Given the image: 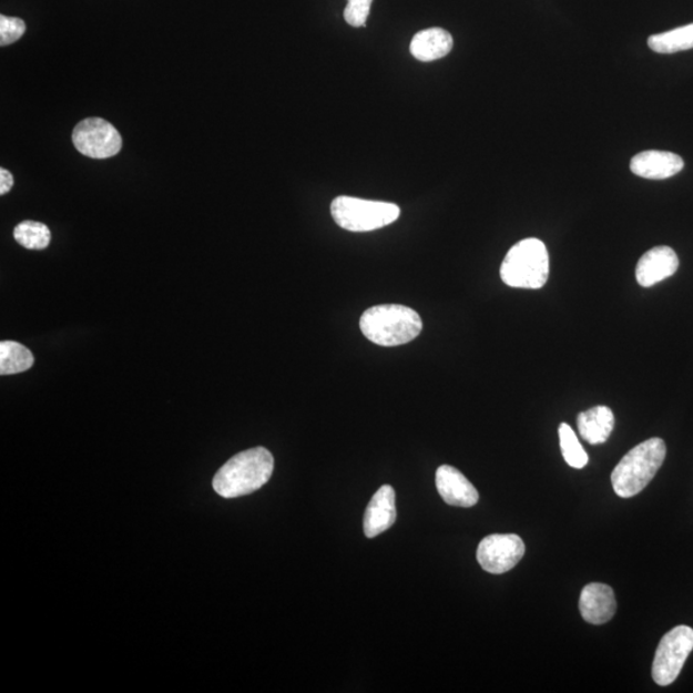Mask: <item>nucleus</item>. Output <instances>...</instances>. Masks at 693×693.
Here are the masks:
<instances>
[{"instance_id":"1","label":"nucleus","mask_w":693,"mask_h":693,"mask_svg":"<svg viewBox=\"0 0 693 693\" xmlns=\"http://www.w3.org/2000/svg\"><path fill=\"white\" fill-rule=\"evenodd\" d=\"M274 458L264 447L235 455L214 478V489L224 499H236L258 491L271 480Z\"/></svg>"},{"instance_id":"2","label":"nucleus","mask_w":693,"mask_h":693,"mask_svg":"<svg viewBox=\"0 0 693 693\" xmlns=\"http://www.w3.org/2000/svg\"><path fill=\"white\" fill-rule=\"evenodd\" d=\"M360 328L366 338L383 347L409 344L422 330L421 317L402 305L374 306L363 314Z\"/></svg>"},{"instance_id":"3","label":"nucleus","mask_w":693,"mask_h":693,"mask_svg":"<svg viewBox=\"0 0 693 693\" xmlns=\"http://www.w3.org/2000/svg\"><path fill=\"white\" fill-rule=\"evenodd\" d=\"M665 456L662 438H651L632 448L611 475L615 493L623 499L641 493L662 468Z\"/></svg>"},{"instance_id":"4","label":"nucleus","mask_w":693,"mask_h":693,"mask_svg":"<svg viewBox=\"0 0 693 693\" xmlns=\"http://www.w3.org/2000/svg\"><path fill=\"white\" fill-rule=\"evenodd\" d=\"M501 279L511 288L541 289L549 281L550 257L540 240L520 241L505 257Z\"/></svg>"},{"instance_id":"5","label":"nucleus","mask_w":693,"mask_h":693,"mask_svg":"<svg viewBox=\"0 0 693 693\" xmlns=\"http://www.w3.org/2000/svg\"><path fill=\"white\" fill-rule=\"evenodd\" d=\"M332 216L342 230L355 233L381 230L396 222L401 210L395 203L342 195L332 203Z\"/></svg>"},{"instance_id":"6","label":"nucleus","mask_w":693,"mask_h":693,"mask_svg":"<svg viewBox=\"0 0 693 693\" xmlns=\"http://www.w3.org/2000/svg\"><path fill=\"white\" fill-rule=\"evenodd\" d=\"M693 650V630L687 625H679L667 632L659 643L652 679L659 686H670L682 671L684 663Z\"/></svg>"},{"instance_id":"7","label":"nucleus","mask_w":693,"mask_h":693,"mask_svg":"<svg viewBox=\"0 0 693 693\" xmlns=\"http://www.w3.org/2000/svg\"><path fill=\"white\" fill-rule=\"evenodd\" d=\"M72 142L81 154L95 160L116 156L122 149L118 129L100 118L81 121L73 129Z\"/></svg>"},{"instance_id":"8","label":"nucleus","mask_w":693,"mask_h":693,"mask_svg":"<svg viewBox=\"0 0 693 693\" xmlns=\"http://www.w3.org/2000/svg\"><path fill=\"white\" fill-rule=\"evenodd\" d=\"M526 544L517 534H491L478 546L479 565L491 574L508 573L523 559Z\"/></svg>"},{"instance_id":"9","label":"nucleus","mask_w":693,"mask_h":693,"mask_svg":"<svg viewBox=\"0 0 693 693\" xmlns=\"http://www.w3.org/2000/svg\"><path fill=\"white\" fill-rule=\"evenodd\" d=\"M436 485L440 497L451 507L471 508L477 505L479 493L462 472L450 465H442L436 472Z\"/></svg>"},{"instance_id":"10","label":"nucleus","mask_w":693,"mask_h":693,"mask_svg":"<svg viewBox=\"0 0 693 693\" xmlns=\"http://www.w3.org/2000/svg\"><path fill=\"white\" fill-rule=\"evenodd\" d=\"M680 267V259L674 249L666 246L652 248L643 255L638 268H635V277L641 287L650 288L660 282L673 276Z\"/></svg>"},{"instance_id":"11","label":"nucleus","mask_w":693,"mask_h":693,"mask_svg":"<svg viewBox=\"0 0 693 693\" xmlns=\"http://www.w3.org/2000/svg\"><path fill=\"white\" fill-rule=\"evenodd\" d=\"M579 610L587 623L605 624L615 615V593L608 584L590 583L579 599Z\"/></svg>"},{"instance_id":"12","label":"nucleus","mask_w":693,"mask_h":693,"mask_svg":"<svg viewBox=\"0 0 693 693\" xmlns=\"http://www.w3.org/2000/svg\"><path fill=\"white\" fill-rule=\"evenodd\" d=\"M684 162L679 154L665 151H646L639 153L631 161L634 175L650 181H663L680 174Z\"/></svg>"},{"instance_id":"13","label":"nucleus","mask_w":693,"mask_h":693,"mask_svg":"<svg viewBox=\"0 0 693 693\" xmlns=\"http://www.w3.org/2000/svg\"><path fill=\"white\" fill-rule=\"evenodd\" d=\"M397 518L396 492L390 486H383L373 496L368 509L365 511L364 532L374 538L388 531Z\"/></svg>"},{"instance_id":"14","label":"nucleus","mask_w":693,"mask_h":693,"mask_svg":"<svg viewBox=\"0 0 693 693\" xmlns=\"http://www.w3.org/2000/svg\"><path fill=\"white\" fill-rule=\"evenodd\" d=\"M452 47L453 39L450 32L440 28H431L414 35L410 52L418 61L431 62L444 59L452 51Z\"/></svg>"},{"instance_id":"15","label":"nucleus","mask_w":693,"mask_h":693,"mask_svg":"<svg viewBox=\"0 0 693 693\" xmlns=\"http://www.w3.org/2000/svg\"><path fill=\"white\" fill-rule=\"evenodd\" d=\"M579 435L590 445L605 444L613 434L615 418L607 406H597L578 415Z\"/></svg>"},{"instance_id":"16","label":"nucleus","mask_w":693,"mask_h":693,"mask_svg":"<svg viewBox=\"0 0 693 693\" xmlns=\"http://www.w3.org/2000/svg\"><path fill=\"white\" fill-rule=\"evenodd\" d=\"M649 47L660 54H673L693 49V23L649 38Z\"/></svg>"},{"instance_id":"17","label":"nucleus","mask_w":693,"mask_h":693,"mask_svg":"<svg viewBox=\"0 0 693 693\" xmlns=\"http://www.w3.org/2000/svg\"><path fill=\"white\" fill-rule=\"evenodd\" d=\"M34 355L18 342L3 340L0 344V374L12 375L27 371L34 365Z\"/></svg>"},{"instance_id":"18","label":"nucleus","mask_w":693,"mask_h":693,"mask_svg":"<svg viewBox=\"0 0 693 693\" xmlns=\"http://www.w3.org/2000/svg\"><path fill=\"white\" fill-rule=\"evenodd\" d=\"M16 242L28 249H44L51 243V231L42 223L22 222L14 227Z\"/></svg>"},{"instance_id":"19","label":"nucleus","mask_w":693,"mask_h":693,"mask_svg":"<svg viewBox=\"0 0 693 693\" xmlns=\"http://www.w3.org/2000/svg\"><path fill=\"white\" fill-rule=\"evenodd\" d=\"M559 437L561 452L569 467L583 469L589 463V455L579 442L574 430L567 422H562L559 427Z\"/></svg>"},{"instance_id":"20","label":"nucleus","mask_w":693,"mask_h":693,"mask_svg":"<svg viewBox=\"0 0 693 693\" xmlns=\"http://www.w3.org/2000/svg\"><path fill=\"white\" fill-rule=\"evenodd\" d=\"M27 31V23L18 18L0 16V45L6 47L18 42Z\"/></svg>"},{"instance_id":"21","label":"nucleus","mask_w":693,"mask_h":693,"mask_svg":"<svg viewBox=\"0 0 693 693\" xmlns=\"http://www.w3.org/2000/svg\"><path fill=\"white\" fill-rule=\"evenodd\" d=\"M373 0H348L345 20L353 28L365 27L369 19Z\"/></svg>"},{"instance_id":"22","label":"nucleus","mask_w":693,"mask_h":693,"mask_svg":"<svg viewBox=\"0 0 693 693\" xmlns=\"http://www.w3.org/2000/svg\"><path fill=\"white\" fill-rule=\"evenodd\" d=\"M14 179L10 171L0 169V194L4 195L12 190Z\"/></svg>"}]
</instances>
